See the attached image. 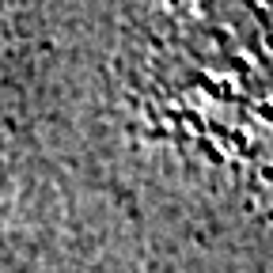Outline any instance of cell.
I'll use <instances>...</instances> for the list:
<instances>
[{"label": "cell", "instance_id": "3", "mask_svg": "<svg viewBox=\"0 0 273 273\" xmlns=\"http://www.w3.org/2000/svg\"><path fill=\"white\" fill-rule=\"evenodd\" d=\"M266 46H269V50H273V35H269V38H266Z\"/></svg>", "mask_w": 273, "mask_h": 273}, {"label": "cell", "instance_id": "1", "mask_svg": "<svg viewBox=\"0 0 273 273\" xmlns=\"http://www.w3.org/2000/svg\"><path fill=\"white\" fill-rule=\"evenodd\" d=\"M201 148H205V156H209V159H213V163H220V159H224V156H220V152H216V148H213V144H201Z\"/></svg>", "mask_w": 273, "mask_h": 273}, {"label": "cell", "instance_id": "2", "mask_svg": "<svg viewBox=\"0 0 273 273\" xmlns=\"http://www.w3.org/2000/svg\"><path fill=\"white\" fill-rule=\"evenodd\" d=\"M262 114H266L269 122H273V110H269V103H262Z\"/></svg>", "mask_w": 273, "mask_h": 273}]
</instances>
